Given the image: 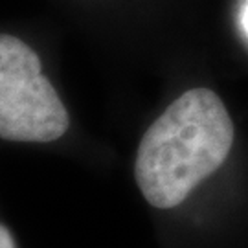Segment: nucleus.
<instances>
[{"label": "nucleus", "instance_id": "obj_3", "mask_svg": "<svg viewBox=\"0 0 248 248\" xmlns=\"http://www.w3.org/2000/svg\"><path fill=\"white\" fill-rule=\"evenodd\" d=\"M0 248H17L13 235H11V232L8 230L6 224L0 226Z\"/></svg>", "mask_w": 248, "mask_h": 248}, {"label": "nucleus", "instance_id": "obj_1", "mask_svg": "<svg viewBox=\"0 0 248 248\" xmlns=\"http://www.w3.org/2000/svg\"><path fill=\"white\" fill-rule=\"evenodd\" d=\"M232 143L233 124L221 98L210 89L187 90L143 134L136 184L151 206L175 208L221 168Z\"/></svg>", "mask_w": 248, "mask_h": 248}, {"label": "nucleus", "instance_id": "obj_4", "mask_svg": "<svg viewBox=\"0 0 248 248\" xmlns=\"http://www.w3.org/2000/svg\"><path fill=\"white\" fill-rule=\"evenodd\" d=\"M241 24H243V30L247 31V35H248V4L245 6V9H243V15H241Z\"/></svg>", "mask_w": 248, "mask_h": 248}, {"label": "nucleus", "instance_id": "obj_2", "mask_svg": "<svg viewBox=\"0 0 248 248\" xmlns=\"http://www.w3.org/2000/svg\"><path fill=\"white\" fill-rule=\"evenodd\" d=\"M68 129V112L41 59L13 35L0 37V136L8 142H53Z\"/></svg>", "mask_w": 248, "mask_h": 248}]
</instances>
